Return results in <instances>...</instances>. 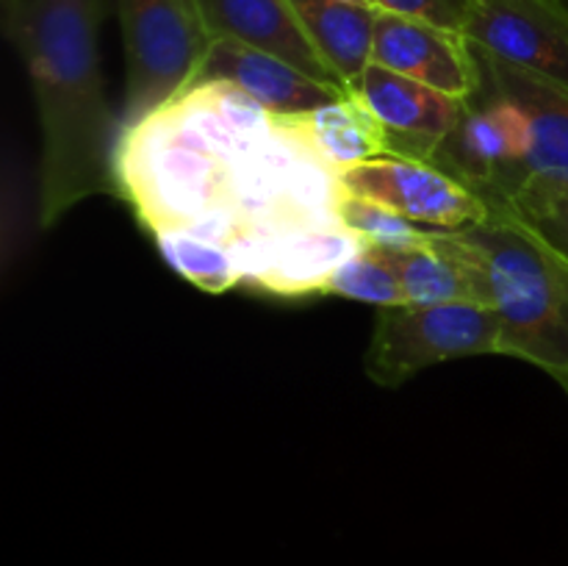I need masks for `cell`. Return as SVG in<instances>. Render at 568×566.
Wrapping results in <instances>:
<instances>
[{
  "instance_id": "cell-13",
  "label": "cell",
  "mask_w": 568,
  "mask_h": 566,
  "mask_svg": "<svg viewBox=\"0 0 568 566\" xmlns=\"http://www.w3.org/2000/svg\"><path fill=\"white\" fill-rule=\"evenodd\" d=\"M361 247L364 242L344 225L288 233L272 247L264 270L253 277L250 286L277 297H308V294L322 297L327 277Z\"/></svg>"
},
{
  "instance_id": "cell-19",
  "label": "cell",
  "mask_w": 568,
  "mask_h": 566,
  "mask_svg": "<svg viewBox=\"0 0 568 566\" xmlns=\"http://www.w3.org/2000/svg\"><path fill=\"white\" fill-rule=\"evenodd\" d=\"M325 294L366 303L372 309L405 305V292L399 286V277L394 275L386 259L375 247H366V244L327 277L325 289H322V297Z\"/></svg>"
},
{
  "instance_id": "cell-3",
  "label": "cell",
  "mask_w": 568,
  "mask_h": 566,
  "mask_svg": "<svg viewBox=\"0 0 568 566\" xmlns=\"http://www.w3.org/2000/svg\"><path fill=\"white\" fill-rule=\"evenodd\" d=\"M125 48L122 131L194 87L214 37L197 0H114Z\"/></svg>"
},
{
  "instance_id": "cell-11",
  "label": "cell",
  "mask_w": 568,
  "mask_h": 566,
  "mask_svg": "<svg viewBox=\"0 0 568 566\" xmlns=\"http://www.w3.org/2000/svg\"><path fill=\"white\" fill-rule=\"evenodd\" d=\"M209 81H222L242 89L250 100H255L261 109L275 117L308 114V111L333 103L349 92V89L331 87V83L305 75L303 70L277 55L247 48L242 42H231V39H216L211 44L203 70L194 83Z\"/></svg>"
},
{
  "instance_id": "cell-15",
  "label": "cell",
  "mask_w": 568,
  "mask_h": 566,
  "mask_svg": "<svg viewBox=\"0 0 568 566\" xmlns=\"http://www.w3.org/2000/svg\"><path fill=\"white\" fill-rule=\"evenodd\" d=\"M377 250V247H375ZM399 277L408 305L480 303L475 270L453 253L433 231L430 244L416 250H377Z\"/></svg>"
},
{
  "instance_id": "cell-9",
  "label": "cell",
  "mask_w": 568,
  "mask_h": 566,
  "mask_svg": "<svg viewBox=\"0 0 568 566\" xmlns=\"http://www.w3.org/2000/svg\"><path fill=\"white\" fill-rule=\"evenodd\" d=\"M372 64L460 100H469L480 89V61L464 33L388 11L377 14Z\"/></svg>"
},
{
  "instance_id": "cell-18",
  "label": "cell",
  "mask_w": 568,
  "mask_h": 566,
  "mask_svg": "<svg viewBox=\"0 0 568 566\" xmlns=\"http://www.w3.org/2000/svg\"><path fill=\"white\" fill-rule=\"evenodd\" d=\"M338 222L349 233H355L366 247L377 250L427 247L433 236L430 228L416 225V222L397 214L388 205L369 198H361V194L347 192V189H344L342 200H338Z\"/></svg>"
},
{
  "instance_id": "cell-21",
  "label": "cell",
  "mask_w": 568,
  "mask_h": 566,
  "mask_svg": "<svg viewBox=\"0 0 568 566\" xmlns=\"http://www.w3.org/2000/svg\"><path fill=\"white\" fill-rule=\"evenodd\" d=\"M372 6L388 11V14L410 17V20H422L430 22V26L447 28V31L464 33L477 0H372Z\"/></svg>"
},
{
  "instance_id": "cell-2",
  "label": "cell",
  "mask_w": 568,
  "mask_h": 566,
  "mask_svg": "<svg viewBox=\"0 0 568 566\" xmlns=\"http://www.w3.org/2000/svg\"><path fill=\"white\" fill-rule=\"evenodd\" d=\"M475 270L483 305L499 320V355L568 375V259L510 209L480 225L436 231Z\"/></svg>"
},
{
  "instance_id": "cell-8",
  "label": "cell",
  "mask_w": 568,
  "mask_h": 566,
  "mask_svg": "<svg viewBox=\"0 0 568 566\" xmlns=\"http://www.w3.org/2000/svg\"><path fill=\"white\" fill-rule=\"evenodd\" d=\"M349 92L369 109L386 139V155L433 161L464 114L466 100L369 64Z\"/></svg>"
},
{
  "instance_id": "cell-12",
  "label": "cell",
  "mask_w": 568,
  "mask_h": 566,
  "mask_svg": "<svg viewBox=\"0 0 568 566\" xmlns=\"http://www.w3.org/2000/svg\"><path fill=\"white\" fill-rule=\"evenodd\" d=\"M197 6L214 42H242L288 61L316 81L347 89L320 59L292 0H197Z\"/></svg>"
},
{
  "instance_id": "cell-24",
  "label": "cell",
  "mask_w": 568,
  "mask_h": 566,
  "mask_svg": "<svg viewBox=\"0 0 568 566\" xmlns=\"http://www.w3.org/2000/svg\"><path fill=\"white\" fill-rule=\"evenodd\" d=\"M558 383H560V386H564V388H566V394H568V375H564V377H558Z\"/></svg>"
},
{
  "instance_id": "cell-17",
  "label": "cell",
  "mask_w": 568,
  "mask_h": 566,
  "mask_svg": "<svg viewBox=\"0 0 568 566\" xmlns=\"http://www.w3.org/2000/svg\"><path fill=\"white\" fill-rule=\"evenodd\" d=\"M150 236H153L161 259L192 286L211 294L244 286V270L227 244L203 236V233L186 231V228H164V231H153Z\"/></svg>"
},
{
  "instance_id": "cell-14",
  "label": "cell",
  "mask_w": 568,
  "mask_h": 566,
  "mask_svg": "<svg viewBox=\"0 0 568 566\" xmlns=\"http://www.w3.org/2000/svg\"><path fill=\"white\" fill-rule=\"evenodd\" d=\"M292 6L327 70L347 89L353 87L372 64L381 9L344 0H292Z\"/></svg>"
},
{
  "instance_id": "cell-6",
  "label": "cell",
  "mask_w": 568,
  "mask_h": 566,
  "mask_svg": "<svg viewBox=\"0 0 568 566\" xmlns=\"http://www.w3.org/2000/svg\"><path fill=\"white\" fill-rule=\"evenodd\" d=\"M342 183L430 231H464L491 216V205L436 161L381 155L344 170Z\"/></svg>"
},
{
  "instance_id": "cell-7",
  "label": "cell",
  "mask_w": 568,
  "mask_h": 566,
  "mask_svg": "<svg viewBox=\"0 0 568 566\" xmlns=\"http://www.w3.org/2000/svg\"><path fill=\"white\" fill-rule=\"evenodd\" d=\"M464 37L494 59L568 87V0H477Z\"/></svg>"
},
{
  "instance_id": "cell-5",
  "label": "cell",
  "mask_w": 568,
  "mask_h": 566,
  "mask_svg": "<svg viewBox=\"0 0 568 566\" xmlns=\"http://www.w3.org/2000/svg\"><path fill=\"white\" fill-rule=\"evenodd\" d=\"M527 153L530 133L525 111L480 81L433 161L475 189L491 209H503L525 186Z\"/></svg>"
},
{
  "instance_id": "cell-23",
  "label": "cell",
  "mask_w": 568,
  "mask_h": 566,
  "mask_svg": "<svg viewBox=\"0 0 568 566\" xmlns=\"http://www.w3.org/2000/svg\"><path fill=\"white\" fill-rule=\"evenodd\" d=\"M344 3H355V6H372V0H344ZM375 9V6H372Z\"/></svg>"
},
{
  "instance_id": "cell-22",
  "label": "cell",
  "mask_w": 568,
  "mask_h": 566,
  "mask_svg": "<svg viewBox=\"0 0 568 566\" xmlns=\"http://www.w3.org/2000/svg\"><path fill=\"white\" fill-rule=\"evenodd\" d=\"M26 3L28 0H0V11H3V31L11 42H14V33H17V26H20L22 11H26Z\"/></svg>"
},
{
  "instance_id": "cell-4",
  "label": "cell",
  "mask_w": 568,
  "mask_h": 566,
  "mask_svg": "<svg viewBox=\"0 0 568 566\" xmlns=\"http://www.w3.org/2000/svg\"><path fill=\"white\" fill-rule=\"evenodd\" d=\"M499 355V320L488 305H394L377 309L364 372L372 383L397 388L436 364Z\"/></svg>"
},
{
  "instance_id": "cell-20",
  "label": "cell",
  "mask_w": 568,
  "mask_h": 566,
  "mask_svg": "<svg viewBox=\"0 0 568 566\" xmlns=\"http://www.w3.org/2000/svg\"><path fill=\"white\" fill-rule=\"evenodd\" d=\"M503 209L516 211L538 233L549 239L568 259V183L566 186H532Z\"/></svg>"
},
{
  "instance_id": "cell-1",
  "label": "cell",
  "mask_w": 568,
  "mask_h": 566,
  "mask_svg": "<svg viewBox=\"0 0 568 566\" xmlns=\"http://www.w3.org/2000/svg\"><path fill=\"white\" fill-rule=\"evenodd\" d=\"M105 11L109 0H28L17 26L14 44L26 59L42 133V228L94 194L116 192L122 120L111 111L100 67Z\"/></svg>"
},
{
  "instance_id": "cell-16",
  "label": "cell",
  "mask_w": 568,
  "mask_h": 566,
  "mask_svg": "<svg viewBox=\"0 0 568 566\" xmlns=\"http://www.w3.org/2000/svg\"><path fill=\"white\" fill-rule=\"evenodd\" d=\"M294 120L314 144L316 153L338 172L386 155L381 125L353 92Z\"/></svg>"
},
{
  "instance_id": "cell-10",
  "label": "cell",
  "mask_w": 568,
  "mask_h": 566,
  "mask_svg": "<svg viewBox=\"0 0 568 566\" xmlns=\"http://www.w3.org/2000/svg\"><path fill=\"white\" fill-rule=\"evenodd\" d=\"M475 50L477 61H480V81L486 87L497 89L508 100H514L527 117L530 153H527V175L521 192L532 186H566L568 87L552 81V78L536 75V72L508 64L503 59H494V55H488L480 48Z\"/></svg>"
}]
</instances>
